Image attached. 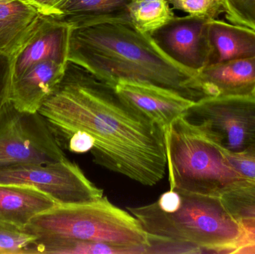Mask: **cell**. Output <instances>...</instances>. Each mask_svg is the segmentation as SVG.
I'll list each match as a JSON object with an SVG mask.
<instances>
[{"label":"cell","mask_w":255,"mask_h":254,"mask_svg":"<svg viewBox=\"0 0 255 254\" xmlns=\"http://www.w3.org/2000/svg\"><path fill=\"white\" fill-rule=\"evenodd\" d=\"M38 112L60 146L76 131L91 136L90 153L97 165L143 186H154L164 177L163 130L82 67L68 63L61 83Z\"/></svg>","instance_id":"cell-1"},{"label":"cell","mask_w":255,"mask_h":254,"mask_svg":"<svg viewBox=\"0 0 255 254\" xmlns=\"http://www.w3.org/2000/svg\"><path fill=\"white\" fill-rule=\"evenodd\" d=\"M67 61L113 87L121 81L139 82L170 89L194 102L203 99L195 86L196 73L169 58L129 19L71 25Z\"/></svg>","instance_id":"cell-2"},{"label":"cell","mask_w":255,"mask_h":254,"mask_svg":"<svg viewBox=\"0 0 255 254\" xmlns=\"http://www.w3.org/2000/svg\"><path fill=\"white\" fill-rule=\"evenodd\" d=\"M127 210L148 235L195 246L202 254H229L242 235L241 223L218 196L169 189L151 204Z\"/></svg>","instance_id":"cell-3"},{"label":"cell","mask_w":255,"mask_h":254,"mask_svg":"<svg viewBox=\"0 0 255 254\" xmlns=\"http://www.w3.org/2000/svg\"><path fill=\"white\" fill-rule=\"evenodd\" d=\"M25 231L36 240H78L149 247L137 219L107 197L89 202L57 204L31 219Z\"/></svg>","instance_id":"cell-4"},{"label":"cell","mask_w":255,"mask_h":254,"mask_svg":"<svg viewBox=\"0 0 255 254\" xmlns=\"http://www.w3.org/2000/svg\"><path fill=\"white\" fill-rule=\"evenodd\" d=\"M170 189L220 197L242 177L223 151L193 128L183 116L163 131Z\"/></svg>","instance_id":"cell-5"},{"label":"cell","mask_w":255,"mask_h":254,"mask_svg":"<svg viewBox=\"0 0 255 254\" xmlns=\"http://www.w3.org/2000/svg\"><path fill=\"white\" fill-rule=\"evenodd\" d=\"M183 117L220 150L255 148V97H211L194 103Z\"/></svg>","instance_id":"cell-6"},{"label":"cell","mask_w":255,"mask_h":254,"mask_svg":"<svg viewBox=\"0 0 255 254\" xmlns=\"http://www.w3.org/2000/svg\"><path fill=\"white\" fill-rule=\"evenodd\" d=\"M47 121L39 112L17 110L10 101L0 109V169L47 164L65 158Z\"/></svg>","instance_id":"cell-7"},{"label":"cell","mask_w":255,"mask_h":254,"mask_svg":"<svg viewBox=\"0 0 255 254\" xmlns=\"http://www.w3.org/2000/svg\"><path fill=\"white\" fill-rule=\"evenodd\" d=\"M34 186L59 204H79L100 199L104 191L67 158L47 164H29L0 169V184Z\"/></svg>","instance_id":"cell-8"},{"label":"cell","mask_w":255,"mask_h":254,"mask_svg":"<svg viewBox=\"0 0 255 254\" xmlns=\"http://www.w3.org/2000/svg\"><path fill=\"white\" fill-rule=\"evenodd\" d=\"M209 20L190 15L175 16L150 36L169 58L197 74L209 61Z\"/></svg>","instance_id":"cell-9"},{"label":"cell","mask_w":255,"mask_h":254,"mask_svg":"<svg viewBox=\"0 0 255 254\" xmlns=\"http://www.w3.org/2000/svg\"><path fill=\"white\" fill-rule=\"evenodd\" d=\"M70 31L71 25L66 21L43 16L29 38L7 61V70L4 75L7 96L12 81L35 64L45 61L68 63Z\"/></svg>","instance_id":"cell-10"},{"label":"cell","mask_w":255,"mask_h":254,"mask_svg":"<svg viewBox=\"0 0 255 254\" xmlns=\"http://www.w3.org/2000/svg\"><path fill=\"white\" fill-rule=\"evenodd\" d=\"M115 89L128 105L163 131L196 103L178 92L149 84L121 81Z\"/></svg>","instance_id":"cell-11"},{"label":"cell","mask_w":255,"mask_h":254,"mask_svg":"<svg viewBox=\"0 0 255 254\" xmlns=\"http://www.w3.org/2000/svg\"><path fill=\"white\" fill-rule=\"evenodd\" d=\"M202 98L255 97V57L211 64L195 76Z\"/></svg>","instance_id":"cell-12"},{"label":"cell","mask_w":255,"mask_h":254,"mask_svg":"<svg viewBox=\"0 0 255 254\" xmlns=\"http://www.w3.org/2000/svg\"><path fill=\"white\" fill-rule=\"evenodd\" d=\"M68 63L45 61L33 66L12 81L7 100L20 111L38 112L61 83Z\"/></svg>","instance_id":"cell-13"},{"label":"cell","mask_w":255,"mask_h":254,"mask_svg":"<svg viewBox=\"0 0 255 254\" xmlns=\"http://www.w3.org/2000/svg\"><path fill=\"white\" fill-rule=\"evenodd\" d=\"M58 204L43 191L25 184H0V223L25 231L33 218Z\"/></svg>","instance_id":"cell-14"},{"label":"cell","mask_w":255,"mask_h":254,"mask_svg":"<svg viewBox=\"0 0 255 254\" xmlns=\"http://www.w3.org/2000/svg\"><path fill=\"white\" fill-rule=\"evenodd\" d=\"M22 0H0V55L10 60L23 46L43 18Z\"/></svg>","instance_id":"cell-15"},{"label":"cell","mask_w":255,"mask_h":254,"mask_svg":"<svg viewBox=\"0 0 255 254\" xmlns=\"http://www.w3.org/2000/svg\"><path fill=\"white\" fill-rule=\"evenodd\" d=\"M208 65L255 57L254 30L215 19L208 22Z\"/></svg>","instance_id":"cell-16"},{"label":"cell","mask_w":255,"mask_h":254,"mask_svg":"<svg viewBox=\"0 0 255 254\" xmlns=\"http://www.w3.org/2000/svg\"><path fill=\"white\" fill-rule=\"evenodd\" d=\"M132 0H69L63 8V19L71 25L109 19H129L128 6ZM130 20V19H129Z\"/></svg>","instance_id":"cell-17"},{"label":"cell","mask_w":255,"mask_h":254,"mask_svg":"<svg viewBox=\"0 0 255 254\" xmlns=\"http://www.w3.org/2000/svg\"><path fill=\"white\" fill-rule=\"evenodd\" d=\"M146 246L95 243L78 240H35L28 254H142Z\"/></svg>","instance_id":"cell-18"},{"label":"cell","mask_w":255,"mask_h":254,"mask_svg":"<svg viewBox=\"0 0 255 254\" xmlns=\"http://www.w3.org/2000/svg\"><path fill=\"white\" fill-rule=\"evenodd\" d=\"M130 23L139 32L152 34L175 16L167 0H132L128 6Z\"/></svg>","instance_id":"cell-19"},{"label":"cell","mask_w":255,"mask_h":254,"mask_svg":"<svg viewBox=\"0 0 255 254\" xmlns=\"http://www.w3.org/2000/svg\"><path fill=\"white\" fill-rule=\"evenodd\" d=\"M228 211L238 222L255 219V181L241 179L226 189L221 196Z\"/></svg>","instance_id":"cell-20"},{"label":"cell","mask_w":255,"mask_h":254,"mask_svg":"<svg viewBox=\"0 0 255 254\" xmlns=\"http://www.w3.org/2000/svg\"><path fill=\"white\" fill-rule=\"evenodd\" d=\"M173 10H181L188 15L207 19H217L226 13L225 0H167Z\"/></svg>","instance_id":"cell-21"},{"label":"cell","mask_w":255,"mask_h":254,"mask_svg":"<svg viewBox=\"0 0 255 254\" xmlns=\"http://www.w3.org/2000/svg\"><path fill=\"white\" fill-rule=\"evenodd\" d=\"M35 240L26 231L0 223V254H28Z\"/></svg>","instance_id":"cell-22"},{"label":"cell","mask_w":255,"mask_h":254,"mask_svg":"<svg viewBox=\"0 0 255 254\" xmlns=\"http://www.w3.org/2000/svg\"><path fill=\"white\" fill-rule=\"evenodd\" d=\"M225 3L227 20L255 31V0H225Z\"/></svg>","instance_id":"cell-23"},{"label":"cell","mask_w":255,"mask_h":254,"mask_svg":"<svg viewBox=\"0 0 255 254\" xmlns=\"http://www.w3.org/2000/svg\"><path fill=\"white\" fill-rule=\"evenodd\" d=\"M223 152L230 167L240 177L255 181V148L241 153Z\"/></svg>","instance_id":"cell-24"},{"label":"cell","mask_w":255,"mask_h":254,"mask_svg":"<svg viewBox=\"0 0 255 254\" xmlns=\"http://www.w3.org/2000/svg\"><path fill=\"white\" fill-rule=\"evenodd\" d=\"M242 235L229 254H255V219L240 222Z\"/></svg>","instance_id":"cell-25"},{"label":"cell","mask_w":255,"mask_h":254,"mask_svg":"<svg viewBox=\"0 0 255 254\" xmlns=\"http://www.w3.org/2000/svg\"><path fill=\"white\" fill-rule=\"evenodd\" d=\"M62 144L70 152L75 154H86L91 152L94 146V140L91 136L82 131L73 133L67 140L63 142Z\"/></svg>","instance_id":"cell-26"},{"label":"cell","mask_w":255,"mask_h":254,"mask_svg":"<svg viewBox=\"0 0 255 254\" xmlns=\"http://www.w3.org/2000/svg\"><path fill=\"white\" fill-rule=\"evenodd\" d=\"M69 0H26L37 11L44 16L58 18Z\"/></svg>","instance_id":"cell-27"},{"label":"cell","mask_w":255,"mask_h":254,"mask_svg":"<svg viewBox=\"0 0 255 254\" xmlns=\"http://www.w3.org/2000/svg\"><path fill=\"white\" fill-rule=\"evenodd\" d=\"M7 92H6L5 82L0 81V109L7 102Z\"/></svg>","instance_id":"cell-28"},{"label":"cell","mask_w":255,"mask_h":254,"mask_svg":"<svg viewBox=\"0 0 255 254\" xmlns=\"http://www.w3.org/2000/svg\"><path fill=\"white\" fill-rule=\"evenodd\" d=\"M22 1H26V0H22Z\"/></svg>","instance_id":"cell-29"}]
</instances>
